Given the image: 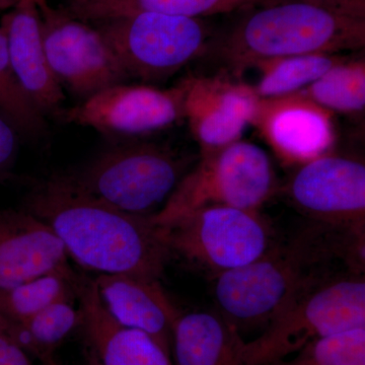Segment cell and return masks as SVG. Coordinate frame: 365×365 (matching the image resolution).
<instances>
[{
	"mask_svg": "<svg viewBox=\"0 0 365 365\" xmlns=\"http://www.w3.org/2000/svg\"><path fill=\"white\" fill-rule=\"evenodd\" d=\"M0 365H32L30 355L14 337L6 319L0 316Z\"/></svg>",
	"mask_w": 365,
	"mask_h": 365,
	"instance_id": "484cf974",
	"label": "cell"
},
{
	"mask_svg": "<svg viewBox=\"0 0 365 365\" xmlns=\"http://www.w3.org/2000/svg\"><path fill=\"white\" fill-rule=\"evenodd\" d=\"M14 1L16 2H16L19 1V0H14Z\"/></svg>",
	"mask_w": 365,
	"mask_h": 365,
	"instance_id": "1f68e13d",
	"label": "cell"
},
{
	"mask_svg": "<svg viewBox=\"0 0 365 365\" xmlns=\"http://www.w3.org/2000/svg\"><path fill=\"white\" fill-rule=\"evenodd\" d=\"M247 11L217 46L234 78L267 60L342 54L365 46V19L309 0H280Z\"/></svg>",
	"mask_w": 365,
	"mask_h": 365,
	"instance_id": "3957f363",
	"label": "cell"
},
{
	"mask_svg": "<svg viewBox=\"0 0 365 365\" xmlns=\"http://www.w3.org/2000/svg\"><path fill=\"white\" fill-rule=\"evenodd\" d=\"M190 160L165 144L127 140L69 176L91 195L132 215L153 216L169 200Z\"/></svg>",
	"mask_w": 365,
	"mask_h": 365,
	"instance_id": "5b68a950",
	"label": "cell"
},
{
	"mask_svg": "<svg viewBox=\"0 0 365 365\" xmlns=\"http://www.w3.org/2000/svg\"><path fill=\"white\" fill-rule=\"evenodd\" d=\"M67 258L59 237L39 218L0 211V292L71 268Z\"/></svg>",
	"mask_w": 365,
	"mask_h": 365,
	"instance_id": "9a60e30c",
	"label": "cell"
},
{
	"mask_svg": "<svg viewBox=\"0 0 365 365\" xmlns=\"http://www.w3.org/2000/svg\"><path fill=\"white\" fill-rule=\"evenodd\" d=\"M239 329L220 314H180L173 329L177 365H246Z\"/></svg>",
	"mask_w": 365,
	"mask_h": 365,
	"instance_id": "ac0fdd59",
	"label": "cell"
},
{
	"mask_svg": "<svg viewBox=\"0 0 365 365\" xmlns=\"http://www.w3.org/2000/svg\"><path fill=\"white\" fill-rule=\"evenodd\" d=\"M252 125L287 163L304 165L325 155L336 141L331 112L297 93L261 100Z\"/></svg>",
	"mask_w": 365,
	"mask_h": 365,
	"instance_id": "4fadbf2b",
	"label": "cell"
},
{
	"mask_svg": "<svg viewBox=\"0 0 365 365\" xmlns=\"http://www.w3.org/2000/svg\"><path fill=\"white\" fill-rule=\"evenodd\" d=\"M292 356L268 365H365V327L312 341Z\"/></svg>",
	"mask_w": 365,
	"mask_h": 365,
	"instance_id": "cb8c5ba5",
	"label": "cell"
},
{
	"mask_svg": "<svg viewBox=\"0 0 365 365\" xmlns=\"http://www.w3.org/2000/svg\"><path fill=\"white\" fill-rule=\"evenodd\" d=\"M297 93L327 111L361 116L365 110L364 58L345 57Z\"/></svg>",
	"mask_w": 365,
	"mask_h": 365,
	"instance_id": "44dd1931",
	"label": "cell"
},
{
	"mask_svg": "<svg viewBox=\"0 0 365 365\" xmlns=\"http://www.w3.org/2000/svg\"><path fill=\"white\" fill-rule=\"evenodd\" d=\"M48 63L62 90L86 100L129 81L116 55L95 26L38 0Z\"/></svg>",
	"mask_w": 365,
	"mask_h": 365,
	"instance_id": "9c48e42d",
	"label": "cell"
},
{
	"mask_svg": "<svg viewBox=\"0 0 365 365\" xmlns=\"http://www.w3.org/2000/svg\"><path fill=\"white\" fill-rule=\"evenodd\" d=\"M290 202L316 222L364 227L365 165L327 153L300 165L285 188Z\"/></svg>",
	"mask_w": 365,
	"mask_h": 365,
	"instance_id": "8fae6325",
	"label": "cell"
},
{
	"mask_svg": "<svg viewBox=\"0 0 365 365\" xmlns=\"http://www.w3.org/2000/svg\"><path fill=\"white\" fill-rule=\"evenodd\" d=\"M364 327V276H335L302 292L273 317L259 337L245 341L242 357L246 365H268L312 341Z\"/></svg>",
	"mask_w": 365,
	"mask_h": 365,
	"instance_id": "277c9868",
	"label": "cell"
},
{
	"mask_svg": "<svg viewBox=\"0 0 365 365\" xmlns=\"http://www.w3.org/2000/svg\"><path fill=\"white\" fill-rule=\"evenodd\" d=\"M72 300H60L21 322L4 319L26 352L40 362L45 361L54 357L59 345L81 328V311L73 307Z\"/></svg>",
	"mask_w": 365,
	"mask_h": 365,
	"instance_id": "ffe728a7",
	"label": "cell"
},
{
	"mask_svg": "<svg viewBox=\"0 0 365 365\" xmlns=\"http://www.w3.org/2000/svg\"><path fill=\"white\" fill-rule=\"evenodd\" d=\"M79 365H101L98 364L97 357L93 354L91 349L88 347L86 348L85 357H83V361Z\"/></svg>",
	"mask_w": 365,
	"mask_h": 365,
	"instance_id": "f1b7e54d",
	"label": "cell"
},
{
	"mask_svg": "<svg viewBox=\"0 0 365 365\" xmlns=\"http://www.w3.org/2000/svg\"><path fill=\"white\" fill-rule=\"evenodd\" d=\"M344 58L341 54H306L267 60L256 66L261 76L253 88L260 100L287 97L304 90Z\"/></svg>",
	"mask_w": 365,
	"mask_h": 365,
	"instance_id": "7402d4cb",
	"label": "cell"
},
{
	"mask_svg": "<svg viewBox=\"0 0 365 365\" xmlns=\"http://www.w3.org/2000/svg\"><path fill=\"white\" fill-rule=\"evenodd\" d=\"M40 365H61L55 359V357L45 360V361L40 362Z\"/></svg>",
	"mask_w": 365,
	"mask_h": 365,
	"instance_id": "4dcf8cb0",
	"label": "cell"
},
{
	"mask_svg": "<svg viewBox=\"0 0 365 365\" xmlns=\"http://www.w3.org/2000/svg\"><path fill=\"white\" fill-rule=\"evenodd\" d=\"M93 280L115 321L148 334L170 354L173 329L181 314L158 280L127 274H100Z\"/></svg>",
	"mask_w": 365,
	"mask_h": 365,
	"instance_id": "e0dca14e",
	"label": "cell"
},
{
	"mask_svg": "<svg viewBox=\"0 0 365 365\" xmlns=\"http://www.w3.org/2000/svg\"><path fill=\"white\" fill-rule=\"evenodd\" d=\"M364 230L313 223L281 245H272L248 265L215 276L213 294L220 314L230 323L272 319L302 292L329 279L328 264L350 257L364 261Z\"/></svg>",
	"mask_w": 365,
	"mask_h": 365,
	"instance_id": "7a4b0ae2",
	"label": "cell"
},
{
	"mask_svg": "<svg viewBox=\"0 0 365 365\" xmlns=\"http://www.w3.org/2000/svg\"><path fill=\"white\" fill-rule=\"evenodd\" d=\"M76 299L86 347L101 365H174L170 354L148 334L120 325L98 294L95 280L78 276Z\"/></svg>",
	"mask_w": 365,
	"mask_h": 365,
	"instance_id": "2e32d148",
	"label": "cell"
},
{
	"mask_svg": "<svg viewBox=\"0 0 365 365\" xmlns=\"http://www.w3.org/2000/svg\"><path fill=\"white\" fill-rule=\"evenodd\" d=\"M16 4L14 0H0V9L4 11V9H11Z\"/></svg>",
	"mask_w": 365,
	"mask_h": 365,
	"instance_id": "f546056e",
	"label": "cell"
},
{
	"mask_svg": "<svg viewBox=\"0 0 365 365\" xmlns=\"http://www.w3.org/2000/svg\"><path fill=\"white\" fill-rule=\"evenodd\" d=\"M78 274L71 268L45 274L0 292V316L21 322L63 299H76Z\"/></svg>",
	"mask_w": 365,
	"mask_h": 365,
	"instance_id": "603a6c76",
	"label": "cell"
},
{
	"mask_svg": "<svg viewBox=\"0 0 365 365\" xmlns=\"http://www.w3.org/2000/svg\"><path fill=\"white\" fill-rule=\"evenodd\" d=\"M71 1H78V0H71Z\"/></svg>",
	"mask_w": 365,
	"mask_h": 365,
	"instance_id": "d6a6232c",
	"label": "cell"
},
{
	"mask_svg": "<svg viewBox=\"0 0 365 365\" xmlns=\"http://www.w3.org/2000/svg\"><path fill=\"white\" fill-rule=\"evenodd\" d=\"M179 85L184 120L200 153L241 140L258 113L261 100L253 86L230 74L188 76Z\"/></svg>",
	"mask_w": 365,
	"mask_h": 365,
	"instance_id": "7c38bea8",
	"label": "cell"
},
{
	"mask_svg": "<svg viewBox=\"0 0 365 365\" xmlns=\"http://www.w3.org/2000/svg\"><path fill=\"white\" fill-rule=\"evenodd\" d=\"M9 61L26 97L43 115L58 112L66 100L46 56L38 0H19L2 18Z\"/></svg>",
	"mask_w": 365,
	"mask_h": 365,
	"instance_id": "5bb4252c",
	"label": "cell"
},
{
	"mask_svg": "<svg viewBox=\"0 0 365 365\" xmlns=\"http://www.w3.org/2000/svg\"><path fill=\"white\" fill-rule=\"evenodd\" d=\"M93 26L104 36L128 79L160 83L204 54L211 32L202 19L135 13Z\"/></svg>",
	"mask_w": 365,
	"mask_h": 365,
	"instance_id": "52a82bcc",
	"label": "cell"
},
{
	"mask_svg": "<svg viewBox=\"0 0 365 365\" xmlns=\"http://www.w3.org/2000/svg\"><path fill=\"white\" fill-rule=\"evenodd\" d=\"M66 123L90 127L127 140L167 130L184 120L179 83L170 88L151 85L109 86L61 112Z\"/></svg>",
	"mask_w": 365,
	"mask_h": 365,
	"instance_id": "30bf717a",
	"label": "cell"
},
{
	"mask_svg": "<svg viewBox=\"0 0 365 365\" xmlns=\"http://www.w3.org/2000/svg\"><path fill=\"white\" fill-rule=\"evenodd\" d=\"M309 1L330 7L349 16L365 19V0H309Z\"/></svg>",
	"mask_w": 365,
	"mask_h": 365,
	"instance_id": "83f0119b",
	"label": "cell"
},
{
	"mask_svg": "<svg viewBox=\"0 0 365 365\" xmlns=\"http://www.w3.org/2000/svg\"><path fill=\"white\" fill-rule=\"evenodd\" d=\"M0 116L14 130L24 135L35 136L44 129L45 116L26 97L16 81L4 34L0 30Z\"/></svg>",
	"mask_w": 365,
	"mask_h": 365,
	"instance_id": "d4e9b609",
	"label": "cell"
},
{
	"mask_svg": "<svg viewBox=\"0 0 365 365\" xmlns=\"http://www.w3.org/2000/svg\"><path fill=\"white\" fill-rule=\"evenodd\" d=\"M162 227L172 256L215 276L248 265L273 245L258 210L208 206Z\"/></svg>",
	"mask_w": 365,
	"mask_h": 365,
	"instance_id": "ba28073f",
	"label": "cell"
},
{
	"mask_svg": "<svg viewBox=\"0 0 365 365\" xmlns=\"http://www.w3.org/2000/svg\"><path fill=\"white\" fill-rule=\"evenodd\" d=\"M28 211L52 228L67 256L100 274L158 280L172 253L153 216L132 215L91 195L71 178L39 185Z\"/></svg>",
	"mask_w": 365,
	"mask_h": 365,
	"instance_id": "6da1fadb",
	"label": "cell"
},
{
	"mask_svg": "<svg viewBox=\"0 0 365 365\" xmlns=\"http://www.w3.org/2000/svg\"><path fill=\"white\" fill-rule=\"evenodd\" d=\"M280 0H78L67 11L88 23H98L127 14L158 13L203 19L215 14L247 11Z\"/></svg>",
	"mask_w": 365,
	"mask_h": 365,
	"instance_id": "d6986e66",
	"label": "cell"
},
{
	"mask_svg": "<svg viewBox=\"0 0 365 365\" xmlns=\"http://www.w3.org/2000/svg\"><path fill=\"white\" fill-rule=\"evenodd\" d=\"M16 132L0 116V175L11 165L16 151Z\"/></svg>",
	"mask_w": 365,
	"mask_h": 365,
	"instance_id": "4316f807",
	"label": "cell"
},
{
	"mask_svg": "<svg viewBox=\"0 0 365 365\" xmlns=\"http://www.w3.org/2000/svg\"><path fill=\"white\" fill-rule=\"evenodd\" d=\"M275 184L267 153L255 143L237 140L200 153L153 220L170 225L208 206L258 210L272 196Z\"/></svg>",
	"mask_w": 365,
	"mask_h": 365,
	"instance_id": "8992f818",
	"label": "cell"
}]
</instances>
